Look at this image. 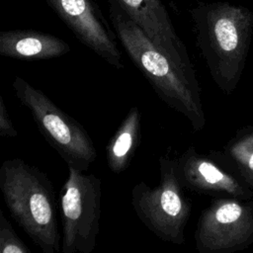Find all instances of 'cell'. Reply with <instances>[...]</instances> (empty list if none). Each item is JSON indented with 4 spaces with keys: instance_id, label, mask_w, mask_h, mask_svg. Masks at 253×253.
Instances as JSON below:
<instances>
[{
    "instance_id": "1",
    "label": "cell",
    "mask_w": 253,
    "mask_h": 253,
    "mask_svg": "<svg viewBox=\"0 0 253 253\" xmlns=\"http://www.w3.org/2000/svg\"><path fill=\"white\" fill-rule=\"evenodd\" d=\"M108 3L112 26L129 59L168 107L183 115L195 131L202 130L206 116L195 69L178 65L118 3L114 0H108Z\"/></svg>"
},
{
    "instance_id": "2",
    "label": "cell",
    "mask_w": 253,
    "mask_h": 253,
    "mask_svg": "<svg viewBox=\"0 0 253 253\" xmlns=\"http://www.w3.org/2000/svg\"><path fill=\"white\" fill-rule=\"evenodd\" d=\"M197 48L224 93L237 86L248 55L253 13L228 2H200L189 9Z\"/></svg>"
},
{
    "instance_id": "3",
    "label": "cell",
    "mask_w": 253,
    "mask_h": 253,
    "mask_svg": "<svg viewBox=\"0 0 253 253\" xmlns=\"http://www.w3.org/2000/svg\"><path fill=\"white\" fill-rule=\"evenodd\" d=\"M0 190L11 215L42 253H58L57 203L48 177L20 158L3 161Z\"/></svg>"
},
{
    "instance_id": "4",
    "label": "cell",
    "mask_w": 253,
    "mask_h": 253,
    "mask_svg": "<svg viewBox=\"0 0 253 253\" xmlns=\"http://www.w3.org/2000/svg\"><path fill=\"white\" fill-rule=\"evenodd\" d=\"M160 182L151 188L141 181L130 192L131 205L140 221L161 240L177 245L185 243V227L192 204L184 193L176 160L159 158Z\"/></svg>"
},
{
    "instance_id": "5",
    "label": "cell",
    "mask_w": 253,
    "mask_h": 253,
    "mask_svg": "<svg viewBox=\"0 0 253 253\" xmlns=\"http://www.w3.org/2000/svg\"><path fill=\"white\" fill-rule=\"evenodd\" d=\"M12 89L21 104L31 112L44 139L67 165L87 171L97 158V150L82 125L24 78L15 76Z\"/></svg>"
},
{
    "instance_id": "6",
    "label": "cell",
    "mask_w": 253,
    "mask_h": 253,
    "mask_svg": "<svg viewBox=\"0 0 253 253\" xmlns=\"http://www.w3.org/2000/svg\"><path fill=\"white\" fill-rule=\"evenodd\" d=\"M101 180L68 166L60 192L62 253H91L97 244L101 216Z\"/></svg>"
},
{
    "instance_id": "7",
    "label": "cell",
    "mask_w": 253,
    "mask_h": 253,
    "mask_svg": "<svg viewBox=\"0 0 253 253\" xmlns=\"http://www.w3.org/2000/svg\"><path fill=\"white\" fill-rule=\"evenodd\" d=\"M199 253H235L253 244V199L216 198L206 208L194 233Z\"/></svg>"
},
{
    "instance_id": "8",
    "label": "cell",
    "mask_w": 253,
    "mask_h": 253,
    "mask_svg": "<svg viewBox=\"0 0 253 253\" xmlns=\"http://www.w3.org/2000/svg\"><path fill=\"white\" fill-rule=\"evenodd\" d=\"M47 5L86 47L108 64L123 69L122 52L113 32L93 0H45Z\"/></svg>"
},
{
    "instance_id": "9",
    "label": "cell",
    "mask_w": 253,
    "mask_h": 253,
    "mask_svg": "<svg viewBox=\"0 0 253 253\" xmlns=\"http://www.w3.org/2000/svg\"><path fill=\"white\" fill-rule=\"evenodd\" d=\"M176 160V170L184 188L211 196L253 199V192L231 169L189 146Z\"/></svg>"
},
{
    "instance_id": "10",
    "label": "cell",
    "mask_w": 253,
    "mask_h": 253,
    "mask_svg": "<svg viewBox=\"0 0 253 253\" xmlns=\"http://www.w3.org/2000/svg\"><path fill=\"white\" fill-rule=\"evenodd\" d=\"M178 65L194 70L186 46L178 37L161 0H114Z\"/></svg>"
},
{
    "instance_id": "11",
    "label": "cell",
    "mask_w": 253,
    "mask_h": 253,
    "mask_svg": "<svg viewBox=\"0 0 253 253\" xmlns=\"http://www.w3.org/2000/svg\"><path fill=\"white\" fill-rule=\"evenodd\" d=\"M70 45L60 38L36 30L0 33V55L21 60L51 59L65 55Z\"/></svg>"
},
{
    "instance_id": "12",
    "label": "cell",
    "mask_w": 253,
    "mask_h": 253,
    "mask_svg": "<svg viewBox=\"0 0 253 253\" xmlns=\"http://www.w3.org/2000/svg\"><path fill=\"white\" fill-rule=\"evenodd\" d=\"M140 139V113L131 107L106 147L107 164L116 174L124 172L133 156Z\"/></svg>"
},
{
    "instance_id": "13",
    "label": "cell",
    "mask_w": 253,
    "mask_h": 253,
    "mask_svg": "<svg viewBox=\"0 0 253 253\" xmlns=\"http://www.w3.org/2000/svg\"><path fill=\"white\" fill-rule=\"evenodd\" d=\"M213 155L220 158L253 192V126L239 131L224 146L223 153Z\"/></svg>"
},
{
    "instance_id": "14",
    "label": "cell",
    "mask_w": 253,
    "mask_h": 253,
    "mask_svg": "<svg viewBox=\"0 0 253 253\" xmlns=\"http://www.w3.org/2000/svg\"><path fill=\"white\" fill-rule=\"evenodd\" d=\"M0 253H31L2 211H0Z\"/></svg>"
},
{
    "instance_id": "15",
    "label": "cell",
    "mask_w": 253,
    "mask_h": 253,
    "mask_svg": "<svg viewBox=\"0 0 253 253\" xmlns=\"http://www.w3.org/2000/svg\"><path fill=\"white\" fill-rule=\"evenodd\" d=\"M0 135L2 137H16L18 135L2 96H0Z\"/></svg>"
}]
</instances>
